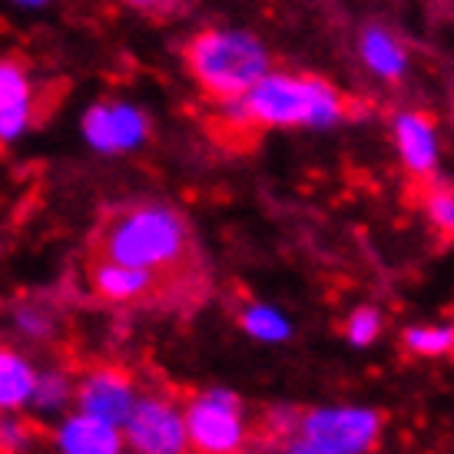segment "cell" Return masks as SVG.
<instances>
[{"label":"cell","mask_w":454,"mask_h":454,"mask_svg":"<svg viewBox=\"0 0 454 454\" xmlns=\"http://www.w3.org/2000/svg\"><path fill=\"white\" fill-rule=\"evenodd\" d=\"M70 402H76V381L60 372V368H47L37 375V388L30 398V408L40 418H64Z\"/></svg>","instance_id":"cell-15"},{"label":"cell","mask_w":454,"mask_h":454,"mask_svg":"<svg viewBox=\"0 0 454 454\" xmlns=\"http://www.w3.org/2000/svg\"><path fill=\"white\" fill-rule=\"evenodd\" d=\"M93 249L103 259L169 276L190 255V226L176 209L163 202H139L103 223Z\"/></svg>","instance_id":"cell-1"},{"label":"cell","mask_w":454,"mask_h":454,"mask_svg":"<svg viewBox=\"0 0 454 454\" xmlns=\"http://www.w3.org/2000/svg\"><path fill=\"white\" fill-rule=\"evenodd\" d=\"M402 345L415 358H448L454 355V325L451 322H418L402 332Z\"/></svg>","instance_id":"cell-16"},{"label":"cell","mask_w":454,"mask_h":454,"mask_svg":"<svg viewBox=\"0 0 454 454\" xmlns=\"http://www.w3.org/2000/svg\"><path fill=\"white\" fill-rule=\"evenodd\" d=\"M186 431L190 451L196 454H246L249 448V418L239 395L209 388L186 398Z\"/></svg>","instance_id":"cell-5"},{"label":"cell","mask_w":454,"mask_h":454,"mask_svg":"<svg viewBox=\"0 0 454 454\" xmlns=\"http://www.w3.org/2000/svg\"><path fill=\"white\" fill-rule=\"evenodd\" d=\"M341 332H345V341L352 348H372L381 339V332H385V316L375 305H358V309L348 312Z\"/></svg>","instance_id":"cell-17"},{"label":"cell","mask_w":454,"mask_h":454,"mask_svg":"<svg viewBox=\"0 0 454 454\" xmlns=\"http://www.w3.org/2000/svg\"><path fill=\"white\" fill-rule=\"evenodd\" d=\"M123 434L133 451L143 454H186V408L169 395H139L129 418L123 421Z\"/></svg>","instance_id":"cell-6"},{"label":"cell","mask_w":454,"mask_h":454,"mask_svg":"<svg viewBox=\"0 0 454 454\" xmlns=\"http://www.w3.org/2000/svg\"><path fill=\"white\" fill-rule=\"evenodd\" d=\"M186 67L213 100H242L269 74V53L239 30H202L186 43Z\"/></svg>","instance_id":"cell-3"},{"label":"cell","mask_w":454,"mask_h":454,"mask_svg":"<svg viewBox=\"0 0 454 454\" xmlns=\"http://www.w3.org/2000/svg\"><path fill=\"white\" fill-rule=\"evenodd\" d=\"M27 103V67L20 60H0V110Z\"/></svg>","instance_id":"cell-20"},{"label":"cell","mask_w":454,"mask_h":454,"mask_svg":"<svg viewBox=\"0 0 454 454\" xmlns=\"http://www.w3.org/2000/svg\"><path fill=\"white\" fill-rule=\"evenodd\" d=\"M27 120H34V114L27 110V103H17V106L0 110V139H4V143H7V139H13L20 129L27 127Z\"/></svg>","instance_id":"cell-23"},{"label":"cell","mask_w":454,"mask_h":454,"mask_svg":"<svg viewBox=\"0 0 454 454\" xmlns=\"http://www.w3.org/2000/svg\"><path fill=\"white\" fill-rule=\"evenodd\" d=\"M90 286L100 295L103 302L114 305H129L150 299L153 292L163 286V276H156L150 269H137L127 262H114V259H103L97 255L90 265Z\"/></svg>","instance_id":"cell-9"},{"label":"cell","mask_w":454,"mask_h":454,"mask_svg":"<svg viewBox=\"0 0 454 454\" xmlns=\"http://www.w3.org/2000/svg\"><path fill=\"white\" fill-rule=\"evenodd\" d=\"M239 325L249 339L262 341V345H282L292 339V322L289 316L269 302H249L242 305Z\"/></svg>","instance_id":"cell-14"},{"label":"cell","mask_w":454,"mask_h":454,"mask_svg":"<svg viewBox=\"0 0 454 454\" xmlns=\"http://www.w3.org/2000/svg\"><path fill=\"white\" fill-rule=\"evenodd\" d=\"M24 4H40V0H24Z\"/></svg>","instance_id":"cell-26"},{"label":"cell","mask_w":454,"mask_h":454,"mask_svg":"<svg viewBox=\"0 0 454 454\" xmlns=\"http://www.w3.org/2000/svg\"><path fill=\"white\" fill-rule=\"evenodd\" d=\"M37 368L17 348L0 345V415H13L30 408L34 388H37Z\"/></svg>","instance_id":"cell-12"},{"label":"cell","mask_w":454,"mask_h":454,"mask_svg":"<svg viewBox=\"0 0 454 454\" xmlns=\"http://www.w3.org/2000/svg\"><path fill=\"white\" fill-rule=\"evenodd\" d=\"M385 418L379 408L358 402L318 404L299 418V431L305 442L328 454H372L381 442Z\"/></svg>","instance_id":"cell-4"},{"label":"cell","mask_w":454,"mask_h":454,"mask_svg":"<svg viewBox=\"0 0 454 454\" xmlns=\"http://www.w3.org/2000/svg\"><path fill=\"white\" fill-rule=\"evenodd\" d=\"M137 454H143V451H137Z\"/></svg>","instance_id":"cell-27"},{"label":"cell","mask_w":454,"mask_h":454,"mask_svg":"<svg viewBox=\"0 0 454 454\" xmlns=\"http://www.w3.org/2000/svg\"><path fill=\"white\" fill-rule=\"evenodd\" d=\"M425 215H428L431 229L444 236V239H454V190L451 186H442L434 183L425 192Z\"/></svg>","instance_id":"cell-19"},{"label":"cell","mask_w":454,"mask_h":454,"mask_svg":"<svg viewBox=\"0 0 454 454\" xmlns=\"http://www.w3.org/2000/svg\"><path fill=\"white\" fill-rule=\"evenodd\" d=\"M286 454H328V451L316 448L312 442H305L302 434H292V438H286Z\"/></svg>","instance_id":"cell-24"},{"label":"cell","mask_w":454,"mask_h":454,"mask_svg":"<svg viewBox=\"0 0 454 454\" xmlns=\"http://www.w3.org/2000/svg\"><path fill=\"white\" fill-rule=\"evenodd\" d=\"M13 325H17V332L27 335V339H51L57 322H53L51 312L40 309V305H20V309L13 312Z\"/></svg>","instance_id":"cell-21"},{"label":"cell","mask_w":454,"mask_h":454,"mask_svg":"<svg viewBox=\"0 0 454 454\" xmlns=\"http://www.w3.org/2000/svg\"><path fill=\"white\" fill-rule=\"evenodd\" d=\"M242 106L255 127H309L332 129L348 116V103L339 90L318 76L265 74L246 97Z\"/></svg>","instance_id":"cell-2"},{"label":"cell","mask_w":454,"mask_h":454,"mask_svg":"<svg viewBox=\"0 0 454 454\" xmlns=\"http://www.w3.org/2000/svg\"><path fill=\"white\" fill-rule=\"evenodd\" d=\"M51 444L57 454H123L127 434H123V425H114L106 418L87 415L76 408L74 415L60 418Z\"/></svg>","instance_id":"cell-8"},{"label":"cell","mask_w":454,"mask_h":454,"mask_svg":"<svg viewBox=\"0 0 454 454\" xmlns=\"http://www.w3.org/2000/svg\"><path fill=\"white\" fill-rule=\"evenodd\" d=\"M137 385L123 368L97 365L76 381V408L87 415L106 418L114 425H123L137 404Z\"/></svg>","instance_id":"cell-7"},{"label":"cell","mask_w":454,"mask_h":454,"mask_svg":"<svg viewBox=\"0 0 454 454\" xmlns=\"http://www.w3.org/2000/svg\"><path fill=\"white\" fill-rule=\"evenodd\" d=\"M362 60L381 80H402L404 67H408L404 47L381 27H368L365 34H362Z\"/></svg>","instance_id":"cell-13"},{"label":"cell","mask_w":454,"mask_h":454,"mask_svg":"<svg viewBox=\"0 0 454 454\" xmlns=\"http://www.w3.org/2000/svg\"><path fill=\"white\" fill-rule=\"evenodd\" d=\"M395 150L402 156V166L411 176H431L438 169V133L425 114L404 110L391 120Z\"/></svg>","instance_id":"cell-10"},{"label":"cell","mask_w":454,"mask_h":454,"mask_svg":"<svg viewBox=\"0 0 454 454\" xmlns=\"http://www.w3.org/2000/svg\"><path fill=\"white\" fill-rule=\"evenodd\" d=\"M87 139L103 153H120L137 146L139 139L146 137V120L133 110V106H120V103H100L93 106L83 120Z\"/></svg>","instance_id":"cell-11"},{"label":"cell","mask_w":454,"mask_h":454,"mask_svg":"<svg viewBox=\"0 0 454 454\" xmlns=\"http://www.w3.org/2000/svg\"><path fill=\"white\" fill-rule=\"evenodd\" d=\"M299 418H302V411H295L289 404H276V408L265 411V425H269V431L278 434V438H292V434L299 431Z\"/></svg>","instance_id":"cell-22"},{"label":"cell","mask_w":454,"mask_h":454,"mask_svg":"<svg viewBox=\"0 0 454 454\" xmlns=\"http://www.w3.org/2000/svg\"><path fill=\"white\" fill-rule=\"evenodd\" d=\"M40 444L37 425L13 415H0V454H34Z\"/></svg>","instance_id":"cell-18"},{"label":"cell","mask_w":454,"mask_h":454,"mask_svg":"<svg viewBox=\"0 0 454 454\" xmlns=\"http://www.w3.org/2000/svg\"><path fill=\"white\" fill-rule=\"evenodd\" d=\"M129 4H137V7H156V4H169V0H129Z\"/></svg>","instance_id":"cell-25"}]
</instances>
